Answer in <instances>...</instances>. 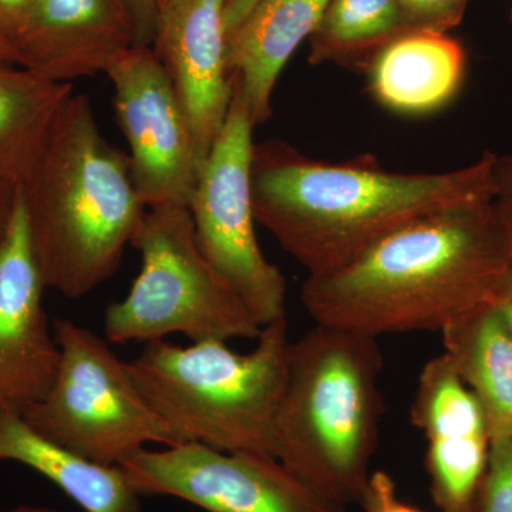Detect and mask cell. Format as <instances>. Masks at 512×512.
Returning <instances> with one entry per match:
<instances>
[{
  "label": "cell",
  "instance_id": "20",
  "mask_svg": "<svg viewBox=\"0 0 512 512\" xmlns=\"http://www.w3.org/2000/svg\"><path fill=\"white\" fill-rule=\"evenodd\" d=\"M410 421L426 440L473 434L490 436L483 407L458 376L446 353L433 357L421 369Z\"/></svg>",
  "mask_w": 512,
  "mask_h": 512
},
{
  "label": "cell",
  "instance_id": "19",
  "mask_svg": "<svg viewBox=\"0 0 512 512\" xmlns=\"http://www.w3.org/2000/svg\"><path fill=\"white\" fill-rule=\"evenodd\" d=\"M407 32L413 29L397 0H329L311 36L309 62H335L366 72L382 47Z\"/></svg>",
  "mask_w": 512,
  "mask_h": 512
},
{
  "label": "cell",
  "instance_id": "4",
  "mask_svg": "<svg viewBox=\"0 0 512 512\" xmlns=\"http://www.w3.org/2000/svg\"><path fill=\"white\" fill-rule=\"evenodd\" d=\"M379 339L318 325L291 342L274 457L332 503L359 504L383 413Z\"/></svg>",
  "mask_w": 512,
  "mask_h": 512
},
{
  "label": "cell",
  "instance_id": "22",
  "mask_svg": "<svg viewBox=\"0 0 512 512\" xmlns=\"http://www.w3.org/2000/svg\"><path fill=\"white\" fill-rule=\"evenodd\" d=\"M470 2L471 0H397L410 28L439 32L456 28Z\"/></svg>",
  "mask_w": 512,
  "mask_h": 512
},
{
  "label": "cell",
  "instance_id": "5",
  "mask_svg": "<svg viewBox=\"0 0 512 512\" xmlns=\"http://www.w3.org/2000/svg\"><path fill=\"white\" fill-rule=\"evenodd\" d=\"M288 320L262 326L251 352L222 340L144 343L127 362L175 444L274 457L276 416L288 377Z\"/></svg>",
  "mask_w": 512,
  "mask_h": 512
},
{
  "label": "cell",
  "instance_id": "1",
  "mask_svg": "<svg viewBox=\"0 0 512 512\" xmlns=\"http://www.w3.org/2000/svg\"><path fill=\"white\" fill-rule=\"evenodd\" d=\"M512 245L493 198L460 202L394 229L349 264L303 282L318 325L379 339L441 332L493 302Z\"/></svg>",
  "mask_w": 512,
  "mask_h": 512
},
{
  "label": "cell",
  "instance_id": "21",
  "mask_svg": "<svg viewBox=\"0 0 512 512\" xmlns=\"http://www.w3.org/2000/svg\"><path fill=\"white\" fill-rule=\"evenodd\" d=\"M476 512H512V439L491 443Z\"/></svg>",
  "mask_w": 512,
  "mask_h": 512
},
{
  "label": "cell",
  "instance_id": "31",
  "mask_svg": "<svg viewBox=\"0 0 512 512\" xmlns=\"http://www.w3.org/2000/svg\"><path fill=\"white\" fill-rule=\"evenodd\" d=\"M0 512H69L55 510V508L33 507V505H19V507L10 508V510H0Z\"/></svg>",
  "mask_w": 512,
  "mask_h": 512
},
{
  "label": "cell",
  "instance_id": "18",
  "mask_svg": "<svg viewBox=\"0 0 512 512\" xmlns=\"http://www.w3.org/2000/svg\"><path fill=\"white\" fill-rule=\"evenodd\" d=\"M443 353L483 407L491 443L512 439V339L493 303L440 332Z\"/></svg>",
  "mask_w": 512,
  "mask_h": 512
},
{
  "label": "cell",
  "instance_id": "7",
  "mask_svg": "<svg viewBox=\"0 0 512 512\" xmlns=\"http://www.w3.org/2000/svg\"><path fill=\"white\" fill-rule=\"evenodd\" d=\"M53 332L60 349L55 380L22 416L36 433L103 466H120L147 444L171 446L163 421L107 339L63 318Z\"/></svg>",
  "mask_w": 512,
  "mask_h": 512
},
{
  "label": "cell",
  "instance_id": "9",
  "mask_svg": "<svg viewBox=\"0 0 512 512\" xmlns=\"http://www.w3.org/2000/svg\"><path fill=\"white\" fill-rule=\"evenodd\" d=\"M120 467L141 497H174L207 512H348L266 454L175 444L144 448Z\"/></svg>",
  "mask_w": 512,
  "mask_h": 512
},
{
  "label": "cell",
  "instance_id": "3",
  "mask_svg": "<svg viewBox=\"0 0 512 512\" xmlns=\"http://www.w3.org/2000/svg\"><path fill=\"white\" fill-rule=\"evenodd\" d=\"M20 201L40 278L67 299L116 274L147 211L128 154L101 134L84 94L63 107Z\"/></svg>",
  "mask_w": 512,
  "mask_h": 512
},
{
  "label": "cell",
  "instance_id": "25",
  "mask_svg": "<svg viewBox=\"0 0 512 512\" xmlns=\"http://www.w3.org/2000/svg\"><path fill=\"white\" fill-rule=\"evenodd\" d=\"M33 0H0V35L15 47Z\"/></svg>",
  "mask_w": 512,
  "mask_h": 512
},
{
  "label": "cell",
  "instance_id": "8",
  "mask_svg": "<svg viewBox=\"0 0 512 512\" xmlns=\"http://www.w3.org/2000/svg\"><path fill=\"white\" fill-rule=\"evenodd\" d=\"M254 128L234 77L227 121L202 164L188 211L202 255L262 328L286 318L288 285L256 238L251 192Z\"/></svg>",
  "mask_w": 512,
  "mask_h": 512
},
{
  "label": "cell",
  "instance_id": "26",
  "mask_svg": "<svg viewBox=\"0 0 512 512\" xmlns=\"http://www.w3.org/2000/svg\"><path fill=\"white\" fill-rule=\"evenodd\" d=\"M136 26V45L151 46L156 23V0H127Z\"/></svg>",
  "mask_w": 512,
  "mask_h": 512
},
{
  "label": "cell",
  "instance_id": "28",
  "mask_svg": "<svg viewBox=\"0 0 512 512\" xmlns=\"http://www.w3.org/2000/svg\"><path fill=\"white\" fill-rule=\"evenodd\" d=\"M20 187L0 183V242L8 234L19 204Z\"/></svg>",
  "mask_w": 512,
  "mask_h": 512
},
{
  "label": "cell",
  "instance_id": "27",
  "mask_svg": "<svg viewBox=\"0 0 512 512\" xmlns=\"http://www.w3.org/2000/svg\"><path fill=\"white\" fill-rule=\"evenodd\" d=\"M491 303L503 319L505 328H507L512 339V265L501 279Z\"/></svg>",
  "mask_w": 512,
  "mask_h": 512
},
{
  "label": "cell",
  "instance_id": "10",
  "mask_svg": "<svg viewBox=\"0 0 512 512\" xmlns=\"http://www.w3.org/2000/svg\"><path fill=\"white\" fill-rule=\"evenodd\" d=\"M106 76L130 148L134 185L147 210L188 208L204 163L183 104L153 47L134 45Z\"/></svg>",
  "mask_w": 512,
  "mask_h": 512
},
{
  "label": "cell",
  "instance_id": "13",
  "mask_svg": "<svg viewBox=\"0 0 512 512\" xmlns=\"http://www.w3.org/2000/svg\"><path fill=\"white\" fill-rule=\"evenodd\" d=\"M134 45L127 0H33L15 40L19 64L72 84L106 74Z\"/></svg>",
  "mask_w": 512,
  "mask_h": 512
},
{
  "label": "cell",
  "instance_id": "12",
  "mask_svg": "<svg viewBox=\"0 0 512 512\" xmlns=\"http://www.w3.org/2000/svg\"><path fill=\"white\" fill-rule=\"evenodd\" d=\"M22 201L0 242V414L23 416L52 387L60 349L43 306Z\"/></svg>",
  "mask_w": 512,
  "mask_h": 512
},
{
  "label": "cell",
  "instance_id": "2",
  "mask_svg": "<svg viewBox=\"0 0 512 512\" xmlns=\"http://www.w3.org/2000/svg\"><path fill=\"white\" fill-rule=\"evenodd\" d=\"M494 153L439 174L394 173L363 154L325 163L282 140L254 144L256 222L308 271L349 264L394 229L460 202L494 198Z\"/></svg>",
  "mask_w": 512,
  "mask_h": 512
},
{
  "label": "cell",
  "instance_id": "11",
  "mask_svg": "<svg viewBox=\"0 0 512 512\" xmlns=\"http://www.w3.org/2000/svg\"><path fill=\"white\" fill-rule=\"evenodd\" d=\"M224 8L225 0H156L151 47L183 104L202 163L220 137L234 93Z\"/></svg>",
  "mask_w": 512,
  "mask_h": 512
},
{
  "label": "cell",
  "instance_id": "15",
  "mask_svg": "<svg viewBox=\"0 0 512 512\" xmlns=\"http://www.w3.org/2000/svg\"><path fill=\"white\" fill-rule=\"evenodd\" d=\"M466 50L439 30L403 33L373 57L366 73L370 92L387 110L423 116L446 107L466 76Z\"/></svg>",
  "mask_w": 512,
  "mask_h": 512
},
{
  "label": "cell",
  "instance_id": "16",
  "mask_svg": "<svg viewBox=\"0 0 512 512\" xmlns=\"http://www.w3.org/2000/svg\"><path fill=\"white\" fill-rule=\"evenodd\" d=\"M0 461L32 468L86 512H140L141 495L120 466H103L40 436L20 414H0Z\"/></svg>",
  "mask_w": 512,
  "mask_h": 512
},
{
  "label": "cell",
  "instance_id": "23",
  "mask_svg": "<svg viewBox=\"0 0 512 512\" xmlns=\"http://www.w3.org/2000/svg\"><path fill=\"white\" fill-rule=\"evenodd\" d=\"M357 505L363 512H424L400 497L396 481L383 470L370 473Z\"/></svg>",
  "mask_w": 512,
  "mask_h": 512
},
{
  "label": "cell",
  "instance_id": "17",
  "mask_svg": "<svg viewBox=\"0 0 512 512\" xmlns=\"http://www.w3.org/2000/svg\"><path fill=\"white\" fill-rule=\"evenodd\" d=\"M73 94L72 83L0 59V183L29 180Z\"/></svg>",
  "mask_w": 512,
  "mask_h": 512
},
{
  "label": "cell",
  "instance_id": "24",
  "mask_svg": "<svg viewBox=\"0 0 512 512\" xmlns=\"http://www.w3.org/2000/svg\"><path fill=\"white\" fill-rule=\"evenodd\" d=\"M494 205L512 245V154H494Z\"/></svg>",
  "mask_w": 512,
  "mask_h": 512
},
{
  "label": "cell",
  "instance_id": "14",
  "mask_svg": "<svg viewBox=\"0 0 512 512\" xmlns=\"http://www.w3.org/2000/svg\"><path fill=\"white\" fill-rule=\"evenodd\" d=\"M329 0H259L228 36L227 62L255 127L272 116V94L293 53L311 39Z\"/></svg>",
  "mask_w": 512,
  "mask_h": 512
},
{
  "label": "cell",
  "instance_id": "30",
  "mask_svg": "<svg viewBox=\"0 0 512 512\" xmlns=\"http://www.w3.org/2000/svg\"><path fill=\"white\" fill-rule=\"evenodd\" d=\"M0 59L8 62L19 63L18 53L8 39L0 35Z\"/></svg>",
  "mask_w": 512,
  "mask_h": 512
},
{
  "label": "cell",
  "instance_id": "29",
  "mask_svg": "<svg viewBox=\"0 0 512 512\" xmlns=\"http://www.w3.org/2000/svg\"><path fill=\"white\" fill-rule=\"evenodd\" d=\"M259 0H225L224 18L228 36L248 18Z\"/></svg>",
  "mask_w": 512,
  "mask_h": 512
},
{
  "label": "cell",
  "instance_id": "6",
  "mask_svg": "<svg viewBox=\"0 0 512 512\" xmlns=\"http://www.w3.org/2000/svg\"><path fill=\"white\" fill-rule=\"evenodd\" d=\"M131 247L141 254V271L126 298L107 308V342L258 338L261 326L202 255L188 208L147 210Z\"/></svg>",
  "mask_w": 512,
  "mask_h": 512
}]
</instances>
